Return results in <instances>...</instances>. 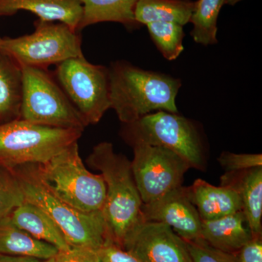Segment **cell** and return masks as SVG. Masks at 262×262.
Listing matches in <instances>:
<instances>
[{"instance_id": "9a60e30c", "label": "cell", "mask_w": 262, "mask_h": 262, "mask_svg": "<svg viewBox=\"0 0 262 262\" xmlns=\"http://www.w3.org/2000/svg\"><path fill=\"white\" fill-rule=\"evenodd\" d=\"M252 237L243 211L216 220H202L201 238L225 252L236 253Z\"/></svg>"}, {"instance_id": "4dcf8cb0", "label": "cell", "mask_w": 262, "mask_h": 262, "mask_svg": "<svg viewBox=\"0 0 262 262\" xmlns=\"http://www.w3.org/2000/svg\"><path fill=\"white\" fill-rule=\"evenodd\" d=\"M241 1H242V0H226L225 4L233 6V5L237 4Z\"/></svg>"}, {"instance_id": "ac0fdd59", "label": "cell", "mask_w": 262, "mask_h": 262, "mask_svg": "<svg viewBox=\"0 0 262 262\" xmlns=\"http://www.w3.org/2000/svg\"><path fill=\"white\" fill-rule=\"evenodd\" d=\"M23 98L20 66L0 52V125L18 120Z\"/></svg>"}, {"instance_id": "5bb4252c", "label": "cell", "mask_w": 262, "mask_h": 262, "mask_svg": "<svg viewBox=\"0 0 262 262\" xmlns=\"http://www.w3.org/2000/svg\"><path fill=\"white\" fill-rule=\"evenodd\" d=\"M189 189L202 220H216L242 211L238 192L228 184L216 187L203 179H196Z\"/></svg>"}, {"instance_id": "30bf717a", "label": "cell", "mask_w": 262, "mask_h": 262, "mask_svg": "<svg viewBox=\"0 0 262 262\" xmlns=\"http://www.w3.org/2000/svg\"><path fill=\"white\" fill-rule=\"evenodd\" d=\"M131 161L133 176L143 204H147L182 186L189 164L171 150L136 144Z\"/></svg>"}, {"instance_id": "e0dca14e", "label": "cell", "mask_w": 262, "mask_h": 262, "mask_svg": "<svg viewBox=\"0 0 262 262\" xmlns=\"http://www.w3.org/2000/svg\"><path fill=\"white\" fill-rule=\"evenodd\" d=\"M237 179H227L223 184L232 186L238 192L242 202L248 228L252 237L261 236L262 218V167L238 172Z\"/></svg>"}, {"instance_id": "f546056e", "label": "cell", "mask_w": 262, "mask_h": 262, "mask_svg": "<svg viewBox=\"0 0 262 262\" xmlns=\"http://www.w3.org/2000/svg\"><path fill=\"white\" fill-rule=\"evenodd\" d=\"M0 262H53V259L45 260L29 256H10L0 254Z\"/></svg>"}, {"instance_id": "83f0119b", "label": "cell", "mask_w": 262, "mask_h": 262, "mask_svg": "<svg viewBox=\"0 0 262 262\" xmlns=\"http://www.w3.org/2000/svg\"><path fill=\"white\" fill-rule=\"evenodd\" d=\"M97 252L101 262H143L114 243L105 245Z\"/></svg>"}, {"instance_id": "3957f363", "label": "cell", "mask_w": 262, "mask_h": 262, "mask_svg": "<svg viewBox=\"0 0 262 262\" xmlns=\"http://www.w3.org/2000/svg\"><path fill=\"white\" fill-rule=\"evenodd\" d=\"M12 170L18 179L25 201L51 217L70 246L98 250L113 243L103 212L84 213L61 201L41 179L37 164H26Z\"/></svg>"}, {"instance_id": "f1b7e54d", "label": "cell", "mask_w": 262, "mask_h": 262, "mask_svg": "<svg viewBox=\"0 0 262 262\" xmlns=\"http://www.w3.org/2000/svg\"><path fill=\"white\" fill-rule=\"evenodd\" d=\"M236 256L239 262H262L261 236L253 237L237 251Z\"/></svg>"}, {"instance_id": "d4e9b609", "label": "cell", "mask_w": 262, "mask_h": 262, "mask_svg": "<svg viewBox=\"0 0 262 262\" xmlns=\"http://www.w3.org/2000/svg\"><path fill=\"white\" fill-rule=\"evenodd\" d=\"M192 262H239L235 253L212 247L203 239L186 241Z\"/></svg>"}, {"instance_id": "7a4b0ae2", "label": "cell", "mask_w": 262, "mask_h": 262, "mask_svg": "<svg viewBox=\"0 0 262 262\" xmlns=\"http://www.w3.org/2000/svg\"><path fill=\"white\" fill-rule=\"evenodd\" d=\"M87 163L99 171L104 180L103 217L112 241L120 247L127 234L144 220L131 162L125 155L115 152L111 143L101 142L94 146Z\"/></svg>"}, {"instance_id": "5b68a950", "label": "cell", "mask_w": 262, "mask_h": 262, "mask_svg": "<svg viewBox=\"0 0 262 262\" xmlns=\"http://www.w3.org/2000/svg\"><path fill=\"white\" fill-rule=\"evenodd\" d=\"M83 134L64 129L13 120L0 125V165L13 169L26 164L42 165L60 154Z\"/></svg>"}, {"instance_id": "4316f807", "label": "cell", "mask_w": 262, "mask_h": 262, "mask_svg": "<svg viewBox=\"0 0 262 262\" xmlns=\"http://www.w3.org/2000/svg\"><path fill=\"white\" fill-rule=\"evenodd\" d=\"M53 262H101L97 250L87 247L71 246L69 249L58 251Z\"/></svg>"}, {"instance_id": "7c38bea8", "label": "cell", "mask_w": 262, "mask_h": 262, "mask_svg": "<svg viewBox=\"0 0 262 262\" xmlns=\"http://www.w3.org/2000/svg\"><path fill=\"white\" fill-rule=\"evenodd\" d=\"M142 213L144 220L168 225L185 241L202 239V220L189 187L181 186L156 201L143 204Z\"/></svg>"}, {"instance_id": "484cf974", "label": "cell", "mask_w": 262, "mask_h": 262, "mask_svg": "<svg viewBox=\"0 0 262 262\" xmlns=\"http://www.w3.org/2000/svg\"><path fill=\"white\" fill-rule=\"evenodd\" d=\"M219 163L228 173L244 171L262 167L261 154H234L224 151L218 158Z\"/></svg>"}, {"instance_id": "6da1fadb", "label": "cell", "mask_w": 262, "mask_h": 262, "mask_svg": "<svg viewBox=\"0 0 262 262\" xmlns=\"http://www.w3.org/2000/svg\"><path fill=\"white\" fill-rule=\"evenodd\" d=\"M110 108L123 124L130 123L153 111L178 113L176 98L182 82L128 62L117 61L108 67Z\"/></svg>"}, {"instance_id": "8992f818", "label": "cell", "mask_w": 262, "mask_h": 262, "mask_svg": "<svg viewBox=\"0 0 262 262\" xmlns=\"http://www.w3.org/2000/svg\"><path fill=\"white\" fill-rule=\"evenodd\" d=\"M121 136L130 146H162L179 155L191 168L202 170L204 166L199 133L190 120L177 113L158 111L148 114L130 123L123 124Z\"/></svg>"}, {"instance_id": "277c9868", "label": "cell", "mask_w": 262, "mask_h": 262, "mask_svg": "<svg viewBox=\"0 0 262 262\" xmlns=\"http://www.w3.org/2000/svg\"><path fill=\"white\" fill-rule=\"evenodd\" d=\"M41 179L58 198L84 213L102 211L106 185L101 174L86 168L78 143L68 146L48 163L37 165Z\"/></svg>"}, {"instance_id": "ba28073f", "label": "cell", "mask_w": 262, "mask_h": 262, "mask_svg": "<svg viewBox=\"0 0 262 262\" xmlns=\"http://www.w3.org/2000/svg\"><path fill=\"white\" fill-rule=\"evenodd\" d=\"M20 67L23 73L20 120L46 126L84 131L87 125L54 76L44 69Z\"/></svg>"}, {"instance_id": "2e32d148", "label": "cell", "mask_w": 262, "mask_h": 262, "mask_svg": "<svg viewBox=\"0 0 262 262\" xmlns=\"http://www.w3.org/2000/svg\"><path fill=\"white\" fill-rule=\"evenodd\" d=\"M8 218L10 222L18 228L23 229L36 238L53 245L58 251L67 250L71 247L51 217L40 208L29 202L25 201L23 204L12 212Z\"/></svg>"}, {"instance_id": "cb8c5ba5", "label": "cell", "mask_w": 262, "mask_h": 262, "mask_svg": "<svg viewBox=\"0 0 262 262\" xmlns=\"http://www.w3.org/2000/svg\"><path fill=\"white\" fill-rule=\"evenodd\" d=\"M24 202L23 191L15 172L0 165V220L9 216Z\"/></svg>"}, {"instance_id": "44dd1931", "label": "cell", "mask_w": 262, "mask_h": 262, "mask_svg": "<svg viewBox=\"0 0 262 262\" xmlns=\"http://www.w3.org/2000/svg\"><path fill=\"white\" fill-rule=\"evenodd\" d=\"M195 6L192 0H139L134 15L140 26L170 22L184 27L190 21Z\"/></svg>"}, {"instance_id": "7402d4cb", "label": "cell", "mask_w": 262, "mask_h": 262, "mask_svg": "<svg viewBox=\"0 0 262 262\" xmlns=\"http://www.w3.org/2000/svg\"><path fill=\"white\" fill-rule=\"evenodd\" d=\"M226 0H198L190 18L194 42L205 46L216 44L217 19Z\"/></svg>"}, {"instance_id": "52a82bcc", "label": "cell", "mask_w": 262, "mask_h": 262, "mask_svg": "<svg viewBox=\"0 0 262 262\" xmlns=\"http://www.w3.org/2000/svg\"><path fill=\"white\" fill-rule=\"evenodd\" d=\"M35 30L16 38H2L0 52L15 60L20 67L48 70L52 65L84 56L79 32L66 24L38 20Z\"/></svg>"}, {"instance_id": "4fadbf2b", "label": "cell", "mask_w": 262, "mask_h": 262, "mask_svg": "<svg viewBox=\"0 0 262 262\" xmlns=\"http://www.w3.org/2000/svg\"><path fill=\"white\" fill-rule=\"evenodd\" d=\"M20 10L31 12L43 21L61 22L75 32L82 15L79 0H0V17L10 16Z\"/></svg>"}, {"instance_id": "8fae6325", "label": "cell", "mask_w": 262, "mask_h": 262, "mask_svg": "<svg viewBox=\"0 0 262 262\" xmlns=\"http://www.w3.org/2000/svg\"><path fill=\"white\" fill-rule=\"evenodd\" d=\"M120 248L143 262H192L186 241L162 222L142 221L127 234Z\"/></svg>"}, {"instance_id": "ffe728a7", "label": "cell", "mask_w": 262, "mask_h": 262, "mask_svg": "<svg viewBox=\"0 0 262 262\" xmlns=\"http://www.w3.org/2000/svg\"><path fill=\"white\" fill-rule=\"evenodd\" d=\"M58 252V248L53 245L33 237L12 224L8 216L0 220V254L47 260Z\"/></svg>"}, {"instance_id": "d6986e66", "label": "cell", "mask_w": 262, "mask_h": 262, "mask_svg": "<svg viewBox=\"0 0 262 262\" xmlns=\"http://www.w3.org/2000/svg\"><path fill=\"white\" fill-rule=\"evenodd\" d=\"M82 6V15L77 32L102 22H116L128 29H136L134 12L139 0H79Z\"/></svg>"}, {"instance_id": "603a6c76", "label": "cell", "mask_w": 262, "mask_h": 262, "mask_svg": "<svg viewBox=\"0 0 262 262\" xmlns=\"http://www.w3.org/2000/svg\"><path fill=\"white\" fill-rule=\"evenodd\" d=\"M151 39L168 61L177 59L184 51V34L182 26L170 22H153L146 25Z\"/></svg>"}, {"instance_id": "1f68e13d", "label": "cell", "mask_w": 262, "mask_h": 262, "mask_svg": "<svg viewBox=\"0 0 262 262\" xmlns=\"http://www.w3.org/2000/svg\"><path fill=\"white\" fill-rule=\"evenodd\" d=\"M1 40H2V38H1V37H0V41H1Z\"/></svg>"}, {"instance_id": "9c48e42d", "label": "cell", "mask_w": 262, "mask_h": 262, "mask_svg": "<svg viewBox=\"0 0 262 262\" xmlns=\"http://www.w3.org/2000/svg\"><path fill=\"white\" fill-rule=\"evenodd\" d=\"M53 76L87 126L97 124L110 108L106 67L93 64L82 56L58 63Z\"/></svg>"}]
</instances>
